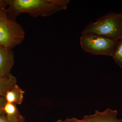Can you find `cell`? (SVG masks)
Returning a JSON list of instances; mask_svg holds the SVG:
<instances>
[{
	"mask_svg": "<svg viewBox=\"0 0 122 122\" xmlns=\"http://www.w3.org/2000/svg\"><path fill=\"white\" fill-rule=\"evenodd\" d=\"M7 15L16 21L21 14L26 13L32 17H47L66 10L69 0H7Z\"/></svg>",
	"mask_w": 122,
	"mask_h": 122,
	"instance_id": "cell-1",
	"label": "cell"
},
{
	"mask_svg": "<svg viewBox=\"0 0 122 122\" xmlns=\"http://www.w3.org/2000/svg\"><path fill=\"white\" fill-rule=\"evenodd\" d=\"M7 0H0V45L12 50L20 45L25 37L24 28L7 15Z\"/></svg>",
	"mask_w": 122,
	"mask_h": 122,
	"instance_id": "cell-2",
	"label": "cell"
},
{
	"mask_svg": "<svg viewBox=\"0 0 122 122\" xmlns=\"http://www.w3.org/2000/svg\"><path fill=\"white\" fill-rule=\"evenodd\" d=\"M93 34L118 41L122 35V18L120 13L112 12L91 22L85 27L81 34Z\"/></svg>",
	"mask_w": 122,
	"mask_h": 122,
	"instance_id": "cell-3",
	"label": "cell"
},
{
	"mask_svg": "<svg viewBox=\"0 0 122 122\" xmlns=\"http://www.w3.org/2000/svg\"><path fill=\"white\" fill-rule=\"evenodd\" d=\"M117 41L93 34H82L80 38L81 48L92 54L112 56Z\"/></svg>",
	"mask_w": 122,
	"mask_h": 122,
	"instance_id": "cell-4",
	"label": "cell"
},
{
	"mask_svg": "<svg viewBox=\"0 0 122 122\" xmlns=\"http://www.w3.org/2000/svg\"><path fill=\"white\" fill-rule=\"evenodd\" d=\"M14 62V55L12 50L0 45V77L10 74Z\"/></svg>",
	"mask_w": 122,
	"mask_h": 122,
	"instance_id": "cell-5",
	"label": "cell"
},
{
	"mask_svg": "<svg viewBox=\"0 0 122 122\" xmlns=\"http://www.w3.org/2000/svg\"><path fill=\"white\" fill-rule=\"evenodd\" d=\"M117 111L108 108L102 112L96 110L94 114L83 117L87 122H119L117 118Z\"/></svg>",
	"mask_w": 122,
	"mask_h": 122,
	"instance_id": "cell-6",
	"label": "cell"
},
{
	"mask_svg": "<svg viewBox=\"0 0 122 122\" xmlns=\"http://www.w3.org/2000/svg\"><path fill=\"white\" fill-rule=\"evenodd\" d=\"M25 91L16 84L11 89L8 91L5 96L7 102L15 105H20L24 99Z\"/></svg>",
	"mask_w": 122,
	"mask_h": 122,
	"instance_id": "cell-7",
	"label": "cell"
},
{
	"mask_svg": "<svg viewBox=\"0 0 122 122\" xmlns=\"http://www.w3.org/2000/svg\"><path fill=\"white\" fill-rule=\"evenodd\" d=\"M3 111L11 122H25V117L20 113L16 105L7 102Z\"/></svg>",
	"mask_w": 122,
	"mask_h": 122,
	"instance_id": "cell-8",
	"label": "cell"
},
{
	"mask_svg": "<svg viewBox=\"0 0 122 122\" xmlns=\"http://www.w3.org/2000/svg\"><path fill=\"white\" fill-rule=\"evenodd\" d=\"M17 81L11 73L7 76L0 77V96L4 97L6 93L17 84Z\"/></svg>",
	"mask_w": 122,
	"mask_h": 122,
	"instance_id": "cell-9",
	"label": "cell"
},
{
	"mask_svg": "<svg viewBox=\"0 0 122 122\" xmlns=\"http://www.w3.org/2000/svg\"><path fill=\"white\" fill-rule=\"evenodd\" d=\"M112 57L115 63L122 69V38L118 41Z\"/></svg>",
	"mask_w": 122,
	"mask_h": 122,
	"instance_id": "cell-10",
	"label": "cell"
},
{
	"mask_svg": "<svg viewBox=\"0 0 122 122\" xmlns=\"http://www.w3.org/2000/svg\"><path fill=\"white\" fill-rule=\"evenodd\" d=\"M7 103L6 99L4 97L0 96V113L4 112L3 108Z\"/></svg>",
	"mask_w": 122,
	"mask_h": 122,
	"instance_id": "cell-11",
	"label": "cell"
},
{
	"mask_svg": "<svg viewBox=\"0 0 122 122\" xmlns=\"http://www.w3.org/2000/svg\"><path fill=\"white\" fill-rule=\"evenodd\" d=\"M0 122H11L4 112L0 113Z\"/></svg>",
	"mask_w": 122,
	"mask_h": 122,
	"instance_id": "cell-12",
	"label": "cell"
},
{
	"mask_svg": "<svg viewBox=\"0 0 122 122\" xmlns=\"http://www.w3.org/2000/svg\"><path fill=\"white\" fill-rule=\"evenodd\" d=\"M65 122H87L84 119L82 120H79L75 118H67L65 120Z\"/></svg>",
	"mask_w": 122,
	"mask_h": 122,
	"instance_id": "cell-13",
	"label": "cell"
},
{
	"mask_svg": "<svg viewBox=\"0 0 122 122\" xmlns=\"http://www.w3.org/2000/svg\"><path fill=\"white\" fill-rule=\"evenodd\" d=\"M54 122H65V120H61V119H59V120H57V121H55Z\"/></svg>",
	"mask_w": 122,
	"mask_h": 122,
	"instance_id": "cell-14",
	"label": "cell"
},
{
	"mask_svg": "<svg viewBox=\"0 0 122 122\" xmlns=\"http://www.w3.org/2000/svg\"><path fill=\"white\" fill-rule=\"evenodd\" d=\"M120 13V15H121V17H122V12ZM122 38H121V39H122Z\"/></svg>",
	"mask_w": 122,
	"mask_h": 122,
	"instance_id": "cell-15",
	"label": "cell"
},
{
	"mask_svg": "<svg viewBox=\"0 0 122 122\" xmlns=\"http://www.w3.org/2000/svg\"><path fill=\"white\" fill-rule=\"evenodd\" d=\"M119 122H122V119H120Z\"/></svg>",
	"mask_w": 122,
	"mask_h": 122,
	"instance_id": "cell-16",
	"label": "cell"
}]
</instances>
